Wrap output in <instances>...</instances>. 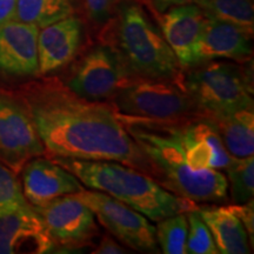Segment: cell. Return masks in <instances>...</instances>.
Masks as SVG:
<instances>
[{"instance_id": "obj_1", "label": "cell", "mask_w": 254, "mask_h": 254, "mask_svg": "<svg viewBox=\"0 0 254 254\" xmlns=\"http://www.w3.org/2000/svg\"><path fill=\"white\" fill-rule=\"evenodd\" d=\"M26 110L52 157L117 161L154 179L153 166L112 105L82 99L59 82H50L32 88Z\"/></svg>"}, {"instance_id": "obj_2", "label": "cell", "mask_w": 254, "mask_h": 254, "mask_svg": "<svg viewBox=\"0 0 254 254\" xmlns=\"http://www.w3.org/2000/svg\"><path fill=\"white\" fill-rule=\"evenodd\" d=\"M118 117L148 158L154 168L155 182L164 189L194 202L221 201L227 198L228 180L225 174L212 168L194 171L187 164L183 122Z\"/></svg>"}, {"instance_id": "obj_3", "label": "cell", "mask_w": 254, "mask_h": 254, "mask_svg": "<svg viewBox=\"0 0 254 254\" xmlns=\"http://www.w3.org/2000/svg\"><path fill=\"white\" fill-rule=\"evenodd\" d=\"M90 190L106 193L151 221L194 208V201L172 194L147 174L117 161L52 157Z\"/></svg>"}, {"instance_id": "obj_4", "label": "cell", "mask_w": 254, "mask_h": 254, "mask_svg": "<svg viewBox=\"0 0 254 254\" xmlns=\"http://www.w3.org/2000/svg\"><path fill=\"white\" fill-rule=\"evenodd\" d=\"M117 39V53L133 77L179 79L182 68L173 51L140 5L126 1L120 6Z\"/></svg>"}, {"instance_id": "obj_5", "label": "cell", "mask_w": 254, "mask_h": 254, "mask_svg": "<svg viewBox=\"0 0 254 254\" xmlns=\"http://www.w3.org/2000/svg\"><path fill=\"white\" fill-rule=\"evenodd\" d=\"M182 81L200 116L213 117L253 107V86L249 75L236 64L204 63Z\"/></svg>"}, {"instance_id": "obj_6", "label": "cell", "mask_w": 254, "mask_h": 254, "mask_svg": "<svg viewBox=\"0 0 254 254\" xmlns=\"http://www.w3.org/2000/svg\"><path fill=\"white\" fill-rule=\"evenodd\" d=\"M118 116L158 122H184L200 116L183 82L134 77L113 97Z\"/></svg>"}, {"instance_id": "obj_7", "label": "cell", "mask_w": 254, "mask_h": 254, "mask_svg": "<svg viewBox=\"0 0 254 254\" xmlns=\"http://www.w3.org/2000/svg\"><path fill=\"white\" fill-rule=\"evenodd\" d=\"M90 207L103 226L129 249L158 253L155 226L140 212L106 193L82 189L73 194Z\"/></svg>"}, {"instance_id": "obj_8", "label": "cell", "mask_w": 254, "mask_h": 254, "mask_svg": "<svg viewBox=\"0 0 254 254\" xmlns=\"http://www.w3.org/2000/svg\"><path fill=\"white\" fill-rule=\"evenodd\" d=\"M133 78L117 51L97 46L84 57L66 87L82 99L104 101L113 99Z\"/></svg>"}, {"instance_id": "obj_9", "label": "cell", "mask_w": 254, "mask_h": 254, "mask_svg": "<svg viewBox=\"0 0 254 254\" xmlns=\"http://www.w3.org/2000/svg\"><path fill=\"white\" fill-rule=\"evenodd\" d=\"M44 153L45 147L27 110L0 95V161L18 174L27 161Z\"/></svg>"}, {"instance_id": "obj_10", "label": "cell", "mask_w": 254, "mask_h": 254, "mask_svg": "<svg viewBox=\"0 0 254 254\" xmlns=\"http://www.w3.org/2000/svg\"><path fill=\"white\" fill-rule=\"evenodd\" d=\"M33 208L43 219L56 245L81 246L97 233L93 211L73 194L59 196Z\"/></svg>"}, {"instance_id": "obj_11", "label": "cell", "mask_w": 254, "mask_h": 254, "mask_svg": "<svg viewBox=\"0 0 254 254\" xmlns=\"http://www.w3.org/2000/svg\"><path fill=\"white\" fill-rule=\"evenodd\" d=\"M55 247L43 219L30 204L0 208V254H44Z\"/></svg>"}, {"instance_id": "obj_12", "label": "cell", "mask_w": 254, "mask_h": 254, "mask_svg": "<svg viewBox=\"0 0 254 254\" xmlns=\"http://www.w3.org/2000/svg\"><path fill=\"white\" fill-rule=\"evenodd\" d=\"M206 14L196 4L176 6L159 18L161 33L173 51L180 68L198 65V47Z\"/></svg>"}, {"instance_id": "obj_13", "label": "cell", "mask_w": 254, "mask_h": 254, "mask_svg": "<svg viewBox=\"0 0 254 254\" xmlns=\"http://www.w3.org/2000/svg\"><path fill=\"white\" fill-rule=\"evenodd\" d=\"M23 193L33 207L43 206L59 196L74 194L84 189L80 180L52 159L33 158L24 165Z\"/></svg>"}, {"instance_id": "obj_14", "label": "cell", "mask_w": 254, "mask_h": 254, "mask_svg": "<svg viewBox=\"0 0 254 254\" xmlns=\"http://www.w3.org/2000/svg\"><path fill=\"white\" fill-rule=\"evenodd\" d=\"M34 24L12 19L0 28V73L8 77H30L39 73L38 34Z\"/></svg>"}, {"instance_id": "obj_15", "label": "cell", "mask_w": 254, "mask_h": 254, "mask_svg": "<svg viewBox=\"0 0 254 254\" xmlns=\"http://www.w3.org/2000/svg\"><path fill=\"white\" fill-rule=\"evenodd\" d=\"M182 134L187 164L192 170L212 168L220 171L230 165L231 154L207 117L195 116L183 122Z\"/></svg>"}, {"instance_id": "obj_16", "label": "cell", "mask_w": 254, "mask_h": 254, "mask_svg": "<svg viewBox=\"0 0 254 254\" xmlns=\"http://www.w3.org/2000/svg\"><path fill=\"white\" fill-rule=\"evenodd\" d=\"M81 40L82 23L73 14L40 28L38 34L40 74L58 71L72 62L77 56Z\"/></svg>"}, {"instance_id": "obj_17", "label": "cell", "mask_w": 254, "mask_h": 254, "mask_svg": "<svg viewBox=\"0 0 254 254\" xmlns=\"http://www.w3.org/2000/svg\"><path fill=\"white\" fill-rule=\"evenodd\" d=\"M251 38L234 25L206 15L198 47V65L217 59H249L252 56Z\"/></svg>"}, {"instance_id": "obj_18", "label": "cell", "mask_w": 254, "mask_h": 254, "mask_svg": "<svg viewBox=\"0 0 254 254\" xmlns=\"http://www.w3.org/2000/svg\"><path fill=\"white\" fill-rule=\"evenodd\" d=\"M200 217L207 225L219 253L247 254L251 252L249 234L230 206H198Z\"/></svg>"}, {"instance_id": "obj_19", "label": "cell", "mask_w": 254, "mask_h": 254, "mask_svg": "<svg viewBox=\"0 0 254 254\" xmlns=\"http://www.w3.org/2000/svg\"><path fill=\"white\" fill-rule=\"evenodd\" d=\"M207 118L213 123L231 157H252L254 153L253 107H244Z\"/></svg>"}, {"instance_id": "obj_20", "label": "cell", "mask_w": 254, "mask_h": 254, "mask_svg": "<svg viewBox=\"0 0 254 254\" xmlns=\"http://www.w3.org/2000/svg\"><path fill=\"white\" fill-rule=\"evenodd\" d=\"M74 11V0H17L14 19L39 28L68 17Z\"/></svg>"}, {"instance_id": "obj_21", "label": "cell", "mask_w": 254, "mask_h": 254, "mask_svg": "<svg viewBox=\"0 0 254 254\" xmlns=\"http://www.w3.org/2000/svg\"><path fill=\"white\" fill-rule=\"evenodd\" d=\"M196 5L207 17L234 25L253 36V0H196Z\"/></svg>"}, {"instance_id": "obj_22", "label": "cell", "mask_w": 254, "mask_h": 254, "mask_svg": "<svg viewBox=\"0 0 254 254\" xmlns=\"http://www.w3.org/2000/svg\"><path fill=\"white\" fill-rule=\"evenodd\" d=\"M155 237L165 254H186L189 222L185 214L178 213L157 221Z\"/></svg>"}, {"instance_id": "obj_23", "label": "cell", "mask_w": 254, "mask_h": 254, "mask_svg": "<svg viewBox=\"0 0 254 254\" xmlns=\"http://www.w3.org/2000/svg\"><path fill=\"white\" fill-rule=\"evenodd\" d=\"M227 171L230 179L231 196L236 204L253 200L254 195V159L252 157L233 158Z\"/></svg>"}, {"instance_id": "obj_24", "label": "cell", "mask_w": 254, "mask_h": 254, "mask_svg": "<svg viewBox=\"0 0 254 254\" xmlns=\"http://www.w3.org/2000/svg\"><path fill=\"white\" fill-rule=\"evenodd\" d=\"M189 232H187L186 252L190 254H217L218 247L215 245L213 236L202 218L200 217L196 206L190 209L187 214Z\"/></svg>"}, {"instance_id": "obj_25", "label": "cell", "mask_w": 254, "mask_h": 254, "mask_svg": "<svg viewBox=\"0 0 254 254\" xmlns=\"http://www.w3.org/2000/svg\"><path fill=\"white\" fill-rule=\"evenodd\" d=\"M28 204L17 174L0 161V208Z\"/></svg>"}, {"instance_id": "obj_26", "label": "cell", "mask_w": 254, "mask_h": 254, "mask_svg": "<svg viewBox=\"0 0 254 254\" xmlns=\"http://www.w3.org/2000/svg\"><path fill=\"white\" fill-rule=\"evenodd\" d=\"M86 8L92 20L103 23L112 14L117 0H85Z\"/></svg>"}, {"instance_id": "obj_27", "label": "cell", "mask_w": 254, "mask_h": 254, "mask_svg": "<svg viewBox=\"0 0 254 254\" xmlns=\"http://www.w3.org/2000/svg\"><path fill=\"white\" fill-rule=\"evenodd\" d=\"M234 214L239 218L243 222L244 227L249 234V239L251 244H253V234H254V209H253V200L244 202V204H232L228 205Z\"/></svg>"}, {"instance_id": "obj_28", "label": "cell", "mask_w": 254, "mask_h": 254, "mask_svg": "<svg viewBox=\"0 0 254 254\" xmlns=\"http://www.w3.org/2000/svg\"><path fill=\"white\" fill-rule=\"evenodd\" d=\"M94 254H123L126 253V250L124 249L117 243L116 240H113L111 237H104L103 240L100 241L99 246L97 247V250L93 251Z\"/></svg>"}, {"instance_id": "obj_29", "label": "cell", "mask_w": 254, "mask_h": 254, "mask_svg": "<svg viewBox=\"0 0 254 254\" xmlns=\"http://www.w3.org/2000/svg\"><path fill=\"white\" fill-rule=\"evenodd\" d=\"M150 1L159 13H164L167 9L176 7V6L196 4V0H150Z\"/></svg>"}, {"instance_id": "obj_30", "label": "cell", "mask_w": 254, "mask_h": 254, "mask_svg": "<svg viewBox=\"0 0 254 254\" xmlns=\"http://www.w3.org/2000/svg\"><path fill=\"white\" fill-rule=\"evenodd\" d=\"M15 2L17 0H0V28L14 19Z\"/></svg>"}]
</instances>
